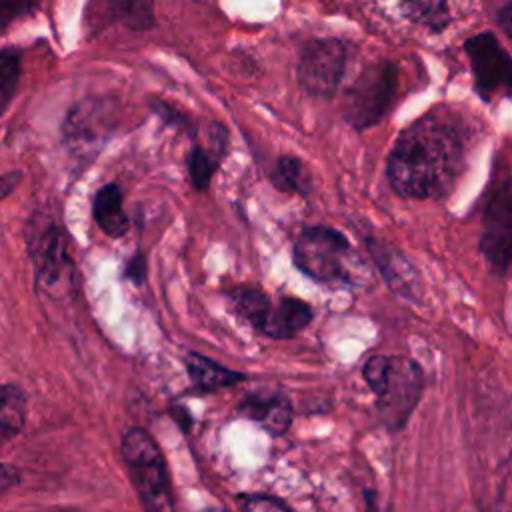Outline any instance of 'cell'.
<instances>
[{
	"instance_id": "6da1fadb",
	"label": "cell",
	"mask_w": 512,
	"mask_h": 512,
	"mask_svg": "<svg viewBox=\"0 0 512 512\" xmlns=\"http://www.w3.org/2000/svg\"><path fill=\"white\" fill-rule=\"evenodd\" d=\"M462 140L446 122L424 118L396 140L388 156V180L408 198L444 194L462 166Z\"/></svg>"
},
{
	"instance_id": "7a4b0ae2",
	"label": "cell",
	"mask_w": 512,
	"mask_h": 512,
	"mask_svg": "<svg viewBox=\"0 0 512 512\" xmlns=\"http://www.w3.org/2000/svg\"><path fill=\"white\" fill-rule=\"evenodd\" d=\"M362 378L376 396V410L382 424L390 432L402 430L424 390L420 364L402 354H374L364 362Z\"/></svg>"
},
{
	"instance_id": "3957f363",
	"label": "cell",
	"mask_w": 512,
	"mask_h": 512,
	"mask_svg": "<svg viewBox=\"0 0 512 512\" xmlns=\"http://www.w3.org/2000/svg\"><path fill=\"white\" fill-rule=\"evenodd\" d=\"M120 452L130 470L144 512H176L162 452L148 432L142 428H130L122 436Z\"/></svg>"
},
{
	"instance_id": "277c9868",
	"label": "cell",
	"mask_w": 512,
	"mask_h": 512,
	"mask_svg": "<svg viewBox=\"0 0 512 512\" xmlns=\"http://www.w3.org/2000/svg\"><path fill=\"white\" fill-rule=\"evenodd\" d=\"M28 254L34 262L36 282L44 290L70 282L74 262L68 252V234L50 214H32L24 228Z\"/></svg>"
},
{
	"instance_id": "5b68a950",
	"label": "cell",
	"mask_w": 512,
	"mask_h": 512,
	"mask_svg": "<svg viewBox=\"0 0 512 512\" xmlns=\"http://www.w3.org/2000/svg\"><path fill=\"white\" fill-rule=\"evenodd\" d=\"M398 74L390 62H378L360 72L344 96V118L358 130L376 124L396 92Z\"/></svg>"
},
{
	"instance_id": "8992f818",
	"label": "cell",
	"mask_w": 512,
	"mask_h": 512,
	"mask_svg": "<svg viewBox=\"0 0 512 512\" xmlns=\"http://www.w3.org/2000/svg\"><path fill=\"white\" fill-rule=\"evenodd\" d=\"M350 252L346 236L328 226L306 228L294 244V264L316 282H336L346 278L344 258Z\"/></svg>"
},
{
	"instance_id": "52a82bcc",
	"label": "cell",
	"mask_w": 512,
	"mask_h": 512,
	"mask_svg": "<svg viewBox=\"0 0 512 512\" xmlns=\"http://www.w3.org/2000/svg\"><path fill=\"white\" fill-rule=\"evenodd\" d=\"M346 68V46L336 38L310 40L298 60L300 86L318 98L336 92Z\"/></svg>"
},
{
	"instance_id": "ba28073f",
	"label": "cell",
	"mask_w": 512,
	"mask_h": 512,
	"mask_svg": "<svg viewBox=\"0 0 512 512\" xmlns=\"http://www.w3.org/2000/svg\"><path fill=\"white\" fill-rule=\"evenodd\" d=\"M116 124V106L106 98H86L70 108L64 140L74 154H96Z\"/></svg>"
},
{
	"instance_id": "9c48e42d",
	"label": "cell",
	"mask_w": 512,
	"mask_h": 512,
	"mask_svg": "<svg viewBox=\"0 0 512 512\" xmlns=\"http://www.w3.org/2000/svg\"><path fill=\"white\" fill-rule=\"evenodd\" d=\"M480 250L496 272L512 264V178L502 182L488 200Z\"/></svg>"
},
{
	"instance_id": "30bf717a",
	"label": "cell",
	"mask_w": 512,
	"mask_h": 512,
	"mask_svg": "<svg viewBox=\"0 0 512 512\" xmlns=\"http://www.w3.org/2000/svg\"><path fill=\"white\" fill-rule=\"evenodd\" d=\"M464 50L470 56L476 90L484 98L500 92H512V58L494 34L482 32L472 36L464 44Z\"/></svg>"
},
{
	"instance_id": "8fae6325",
	"label": "cell",
	"mask_w": 512,
	"mask_h": 512,
	"mask_svg": "<svg viewBox=\"0 0 512 512\" xmlns=\"http://www.w3.org/2000/svg\"><path fill=\"white\" fill-rule=\"evenodd\" d=\"M240 412L258 422L272 436L284 434L292 422L290 400L282 392L270 388L246 396L240 404Z\"/></svg>"
},
{
	"instance_id": "7c38bea8",
	"label": "cell",
	"mask_w": 512,
	"mask_h": 512,
	"mask_svg": "<svg viewBox=\"0 0 512 512\" xmlns=\"http://www.w3.org/2000/svg\"><path fill=\"white\" fill-rule=\"evenodd\" d=\"M312 320V308L292 296H282L276 304L270 306V312L260 328L270 338H292L304 330Z\"/></svg>"
},
{
	"instance_id": "4fadbf2b",
	"label": "cell",
	"mask_w": 512,
	"mask_h": 512,
	"mask_svg": "<svg viewBox=\"0 0 512 512\" xmlns=\"http://www.w3.org/2000/svg\"><path fill=\"white\" fill-rule=\"evenodd\" d=\"M92 214L100 230L110 238H120L126 234L130 222L122 204V188L116 182L104 184L96 192L92 200Z\"/></svg>"
},
{
	"instance_id": "5bb4252c",
	"label": "cell",
	"mask_w": 512,
	"mask_h": 512,
	"mask_svg": "<svg viewBox=\"0 0 512 512\" xmlns=\"http://www.w3.org/2000/svg\"><path fill=\"white\" fill-rule=\"evenodd\" d=\"M370 252L380 268V272L384 274V280L390 284L392 290L404 294L406 298H416V276L412 272V268L402 262V256L392 252L386 244L370 240Z\"/></svg>"
},
{
	"instance_id": "9a60e30c",
	"label": "cell",
	"mask_w": 512,
	"mask_h": 512,
	"mask_svg": "<svg viewBox=\"0 0 512 512\" xmlns=\"http://www.w3.org/2000/svg\"><path fill=\"white\" fill-rule=\"evenodd\" d=\"M184 364H186V370H188L192 382L200 390H218V388H226V386L242 380V374L232 372L226 366H222L202 354H196V352H186Z\"/></svg>"
},
{
	"instance_id": "2e32d148",
	"label": "cell",
	"mask_w": 512,
	"mask_h": 512,
	"mask_svg": "<svg viewBox=\"0 0 512 512\" xmlns=\"http://www.w3.org/2000/svg\"><path fill=\"white\" fill-rule=\"evenodd\" d=\"M26 398L20 388L0 384V446L12 440L24 426Z\"/></svg>"
},
{
	"instance_id": "e0dca14e",
	"label": "cell",
	"mask_w": 512,
	"mask_h": 512,
	"mask_svg": "<svg viewBox=\"0 0 512 512\" xmlns=\"http://www.w3.org/2000/svg\"><path fill=\"white\" fill-rule=\"evenodd\" d=\"M230 302L234 310L248 320L256 330L262 328L268 312H270V298L266 292L254 288V286H236L230 290Z\"/></svg>"
},
{
	"instance_id": "ac0fdd59",
	"label": "cell",
	"mask_w": 512,
	"mask_h": 512,
	"mask_svg": "<svg viewBox=\"0 0 512 512\" xmlns=\"http://www.w3.org/2000/svg\"><path fill=\"white\" fill-rule=\"evenodd\" d=\"M402 14L418 24L426 26L432 32H440L450 22V8L446 0H402Z\"/></svg>"
},
{
	"instance_id": "d6986e66",
	"label": "cell",
	"mask_w": 512,
	"mask_h": 512,
	"mask_svg": "<svg viewBox=\"0 0 512 512\" xmlns=\"http://www.w3.org/2000/svg\"><path fill=\"white\" fill-rule=\"evenodd\" d=\"M270 180L278 190L292 194H308L312 184L308 168L294 156H280L274 164Z\"/></svg>"
},
{
	"instance_id": "ffe728a7",
	"label": "cell",
	"mask_w": 512,
	"mask_h": 512,
	"mask_svg": "<svg viewBox=\"0 0 512 512\" xmlns=\"http://www.w3.org/2000/svg\"><path fill=\"white\" fill-rule=\"evenodd\" d=\"M114 20L132 28L148 30L154 24V0H108Z\"/></svg>"
},
{
	"instance_id": "44dd1931",
	"label": "cell",
	"mask_w": 512,
	"mask_h": 512,
	"mask_svg": "<svg viewBox=\"0 0 512 512\" xmlns=\"http://www.w3.org/2000/svg\"><path fill=\"white\" fill-rule=\"evenodd\" d=\"M22 74V56L16 48L0 50V114L10 106Z\"/></svg>"
},
{
	"instance_id": "7402d4cb",
	"label": "cell",
	"mask_w": 512,
	"mask_h": 512,
	"mask_svg": "<svg viewBox=\"0 0 512 512\" xmlns=\"http://www.w3.org/2000/svg\"><path fill=\"white\" fill-rule=\"evenodd\" d=\"M186 162H188V174H190V180H192L194 188L200 190V192L208 190V186L212 182V176H214V172L220 164V156L210 154L200 146H192Z\"/></svg>"
},
{
	"instance_id": "603a6c76",
	"label": "cell",
	"mask_w": 512,
	"mask_h": 512,
	"mask_svg": "<svg viewBox=\"0 0 512 512\" xmlns=\"http://www.w3.org/2000/svg\"><path fill=\"white\" fill-rule=\"evenodd\" d=\"M44 0H0V34L6 32L18 18L34 14Z\"/></svg>"
},
{
	"instance_id": "cb8c5ba5",
	"label": "cell",
	"mask_w": 512,
	"mask_h": 512,
	"mask_svg": "<svg viewBox=\"0 0 512 512\" xmlns=\"http://www.w3.org/2000/svg\"><path fill=\"white\" fill-rule=\"evenodd\" d=\"M150 106L154 108V112H156L166 124H170V126H174V128H178V130H182V132H186V134H190V136L196 134V128H194L192 120H190L184 112H180L176 106H172V104H168V102H160V100H152Z\"/></svg>"
},
{
	"instance_id": "d4e9b609",
	"label": "cell",
	"mask_w": 512,
	"mask_h": 512,
	"mask_svg": "<svg viewBox=\"0 0 512 512\" xmlns=\"http://www.w3.org/2000/svg\"><path fill=\"white\" fill-rule=\"evenodd\" d=\"M242 510L244 512H292L282 500L274 496H248L242 500Z\"/></svg>"
},
{
	"instance_id": "484cf974",
	"label": "cell",
	"mask_w": 512,
	"mask_h": 512,
	"mask_svg": "<svg viewBox=\"0 0 512 512\" xmlns=\"http://www.w3.org/2000/svg\"><path fill=\"white\" fill-rule=\"evenodd\" d=\"M124 276L130 278L132 282H138V284L144 280V276H146V258H144L142 252H136V254L128 260L126 270H124Z\"/></svg>"
},
{
	"instance_id": "4316f807",
	"label": "cell",
	"mask_w": 512,
	"mask_h": 512,
	"mask_svg": "<svg viewBox=\"0 0 512 512\" xmlns=\"http://www.w3.org/2000/svg\"><path fill=\"white\" fill-rule=\"evenodd\" d=\"M20 178H22L20 170H10L0 174V200L10 196L16 190V186L20 184Z\"/></svg>"
},
{
	"instance_id": "83f0119b",
	"label": "cell",
	"mask_w": 512,
	"mask_h": 512,
	"mask_svg": "<svg viewBox=\"0 0 512 512\" xmlns=\"http://www.w3.org/2000/svg\"><path fill=\"white\" fill-rule=\"evenodd\" d=\"M362 498H364V512H388V508L384 506L382 496L374 490V488H364L362 490Z\"/></svg>"
},
{
	"instance_id": "f1b7e54d",
	"label": "cell",
	"mask_w": 512,
	"mask_h": 512,
	"mask_svg": "<svg viewBox=\"0 0 512 512\" xmlns=\"http://www.w3.org/2000/svg\"><path fill=\"white\" fill-rule=\"evenodd\" d=\"M18 482V470L10 464H0V498Z\"/></svg>"
},
{
	"instance_id": "f546056e",
	"label": "cell",
	"mask_w": 512,
	"mask_h": 512,
	"mask_svg": "<svg viewBox=\"0 0 512 512\" xmlns=\"http://www.w3.org/2000/svg\"><path fill=\"white\" fill-rule=\"evenodd\" d=\"M498 22L504 28L508 36H512V2H508L500 12H498Z\"/></svg>"
},
{
	"instance_id": "4dcf8cb0",
	"label": "cell",
	"mask_w": 512,
	"mask_h": 512,
	"mask_svg": "<svg viewBox=\"0 0 512 512\" xmlns=\"http://www.w3.org/2000/svg\"><path fill=\"white\" fill-rule=\"evenodd\" d=\"M52 512H74V510H52Z\"/></svg>"
},
{
	"instance_id": "1f68e13d",
	"label": "cell",
	"mask_w": 512,
	"mask_h": 512,
	"mask_svg": "<svg viewBox=\"0 0 512 512\" xmlns=\"http://www.w3.org/2000/svg\"><path fill=\"white\" fill-rule=\"evenodd\" d=\"M208 512H224V510H208Z\"/></svg>"
}]
</instances>
